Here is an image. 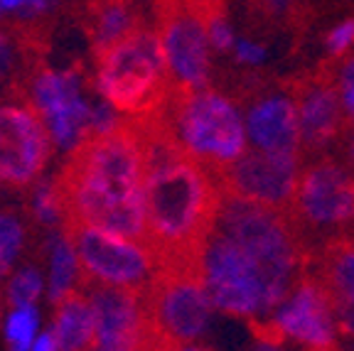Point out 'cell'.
<instances>
[{
  "label": "cell",
  "instance_id": "cell-35",
  "mask_svg": "<svg viewBox=\"0 0 354 351\" xmlns=\"http://www.w3.org/2000/svg\"><path fill=\"white\" fill-rule=\"evenodd\" d=\"M310 351H337V349H310Z\"/></svg>",
  "mask_w": 354,
  "mask_h": 351
},
{
  "label": "cell",
  "instance_id": "cell-17",
  "mask_svg": "<svg viewBox=\"0 0 354 351\" xmlns=\"http://www.w3.org/2000/svg\"><path fill=\"white\" fill-rule=\"evenodd\" d=\"M143 0H94L88 6L86 32L91 37L94 55L116 44L140 28H150L145 22Z\"/></svg>",
  "mask_w": 354,
  "mask_h": 351
},
{
  "label": "cell",
  "instance_id": "cell-18",
  "mask_svg": "<svg viewBox=\"0 0 354 351\" xmlns=\"http://www.w3.org/2000/svg\"><path fill=\"white\" fill-rule=\"evenodd\" d=\"M94 305L86 295L72 290L57 302L55 330H52L57 351H88L94 344Z\"/></svg>",
  "mask_w": 354,
  "mask_h": 351
},
{
  "label": "cell",
  "instance_id": "cell-7",
  "mask_svg": "<svg viewBox=\"0 0 354 351\" xmlns=\"http://www.w3.org/2000/svg\"><path fill=\"white\" fill-rule=\"evenodd\" d=\"M62 234L72 243L84 275L99 280L101 285L131 290L148 287L155 275V258L148 246L77 221H62Z\"/></svg>",
  "mask_w": 354,
  "mask_h": 351
},
{
  "label": "cell",
  "instance_id": "cell-16",
  "mask_svg": "<svg viewBox=\"0 0 354 351\" xmlns=\"http://www.w3.org/2000/svg\"><path fill=\"white\" fill-rule=\"evenodd\" d=\"M246 135L263 153L303 155L293 96L288 91H256V101L246 113Z\"/></svg>",
  "mask_w": 354,
  "mask_h": 351
},
{
  "label": "cell",
  "instance_id": "cell-13",
  "mask_svg": "<svg viewBox=\"0 0 354 351\" xmlns=\"http://www.w3.org/2000/svg\"><path fill=\"white\" fill-rule=\"evenodd\" d=\"M32 106L50 128L52 140L64 150H74L91 131L94 111L79 93L77 72L39 69L32 84Z\"/></svg>",
  "mask_w": 354,
  "mask_h": 351
},
{
  "label": "cell",
  "instance_id": "cell-3",
  "mask_svg": "<svg viewBox=\"0 0 354 351\" xmlns=\"http://www.w3.org/2000/svg\"><path fill=\"white\" fill-rule=\"evenodd\" d=\"M162 113L175 143L209 172L232 165L246 153V123L239 108L214 88L170 86Z\"/></svg>",
  "mask_w": 354,
  "mask_h": 351
},
{
  "label": "cell",
  "instance_id": "cell-2",
  "mask_svg": "<svg viewBox=\"0 0 354 351\" xmlns=\"http://www.w3.org/2000/svg\"><path fill=\"white\" fill-rule=\"evenodd\" d=\"M62 221L94 226L145 246V153L128 118L88 133L52 180Z\"/></svg>",
  "mask_w": 354,
  "mask_h": 351
},
{
  "label": "cell",
  "instance_id": "cell-23",
  "mask_svg": "<svg viewBox=\"0 0 354 351\" xmlns=\"http://www.w3.org/2000/svg\"><path fill=\"white\" fill-rule=\"evenodd\" d=\"M35 211H37V216L44 224H57V221H62V207H59V199H57L52 182L39 184L37 194H35Z\"/></svg>",
  "mask_w": 354,
  "mask_h": 351
},
{
  "label": "cell",
  "instance_id": "cell-9",
  "mask_svg": "<svg viewBox=\"0 0 354 351\" xmlns=\"http://www.w3.org/2000/svg\"><path fill=\"white\" fill-rule=\"evenodd\" d=\"M50 155L52 133L32 101L0 104V187L32 184Z\"/></svg>",
  "mask_w": 354,
  "mask_h": 351
},
{
  "label": "cell",
  "instance_id": "cell-34",
  "mask_svg": "<svg viewBox=\"0 0 354 351\" xmlns=\"http://www.w3.org/2000/svg\"><path fill=\"white\" fill-rule=\"evenodd\" d=\"M251 351H281V349H278L276 344H266V341H259V344H256Z\"/></svg>",
  "mask_w": 354,
  "mask_h": 351
},
{
  "label": "cell",
  "instance_id": "cell-19",
  "mask_svg": "<svg viewBox=\"0 0 354 351\" xmlns=\"http://www.w3.org/2000/svg\"><path fill=\"white\" fill-rule=\"evenodd\" d=\"M82 273L77 253H74L69 238L62 234L55 238L52 246V283H50V295L55 300V305L66 297L72 290H77V275Z\"/></svg>",
  "mask_w": 354,
  "mask_h": 351
},
{
  "label": "cell",
  "instance_id": "cell-5",
  "mask_svg": "<svg viewBox=\"0 0 354 351\" xmlns=\"http://www.w3.org/2000/svg\"><path fill=\"white\" fill-rule=\"evenodd\" d=\"M202 275L214 307L241 319H268L278 310L261 265L234 238L212 226L202 246Z\"/></svg>",
  "mask_w": 354,
  "mask_h": 351
},
{
  "label": "cell",
  "instance_id": "cell-4",
  "mask_svg": "<svg viewBox=\"0 0 354 351\" xmlns=\"http://www.w3.org/2000/svg\"><path fill=\"white\" fill-rule=\"evenodd\" d=\"M96 86L104 104L128 118L158 108L172 86L158 32L140 28L99 52Z\"/></svg>",
  "mask_w": 354,
  "mask_h": 351
},
{
  "label": "cell",
  "instance_id": "cell-36",
  "mask_svg": "<svg viewBox=\"0 0 354 351\" xmlns=\"http://www.w3.org/2000/svg\"><path fill=\"white\" fill-rule=\"evenodd\" d=\"M0 15H3V10H0Z\"/></svg>",
  "mask_w": 354,
  "mask_h": 351
},
{
  "label": "cell",
  "instance_id": "cell-29",
  "mask_svg": "<svg viewBox=\"0 0 354 351\" xmlns=\"http://www.w3.org/2000/svg\"><path fill=\"white\" fill-rule=\"evenodd\" d=\"M52 6H55V0H25V6L20 8V12H22L25 17L39 15V12L50 10Z\"/></svg>",
  "mask_w": 354,
  "mask_h": 351
},
{
  "label": "cell",
  "instance_id": "cell-30",
  "mask_svg": "<svg viewBox=\"0 0 354 351\" xmlns=\"http://www.w3.org/2000/svg\"><path fill=\"white\" fill-rule=\"evenodd\" d=\"M30 351H57V344H55V336H52V332H50V334L39 336Z\"/></svg>",
  "mask_w": 354,
  "mask_h": 351
},
{
  "label": "cell",
  "instance_id": "cell-11",
  "mask_svg": "<svg viewBox=\"0 0 354 351\" xmlns=\"http://www.w3.org/2000/svg\"><path fill=\"white\" fill-rule=\"evenodd\" d=\"M219 192L290 211L300 180V155L246 150L232 165L212 172Z\"/></svg>",
  "mask_w": 354,
  "mask_h": 351
},
{
  "label": "cell",
  "instance_id": "cell-14",
  "mask_svg": "<svg viewBox=\"0 0 354 351\" xmlns=\"http://www.w3.org/2000/svg\"><path fill=\"white\" fill-rule=\"evenodd\" d=\"M271 319L283 336H293L310 349H335L337 324L330 295L320 280L308 270H303L290 295L281 302Z\"/></svg>",
  "mask_w": 354,
  "mask_h": 351
},
{
  "label": "cell",
  "instance_id": "cell-22",
  "mask_svg": "<svg viewBox=\"0 0 354 351\" xmlns=\"http://www.w3.org/2000/svg\"><path fill=\"white\" fill-rule=\"evenodd\" d=\"M335 69V82H337L339 101H342L344 115H347L349 126L354 121V52L344 59H330Z\"/></svg>",
  "mask_w": 354,
  "mask_h": 351
},
{
  "label": "cell",
  "instance_id": "cell-1",
  "mask_svg": "<svg viewBox=\"0 0 354 351\" xmlns=\"http://www.w3.org/2000/svg\"><path fill=\"white\" fill-rule=\"evenodd\" d=\"M128 121L145 153V246L155 268H202V246L219 207L214 175L175 143L162 104Z\"/></svg>",
  "mask_w": 354,
  "mask_h": 351
},
{
  "label": "cell",
  "instance_id": "cell-15",
  "mask_svg": "<svg viewBox=\"0 0 354 351\" xmlns=\"http://www.w3.org/2000/svg\"><path fill=\"white\" fill-rule=\"evenodd\" d=\"M88 300L96 317L94 344L88 351H133L145 327L143 290L99 285Z\"/></svg>",
  "mask_w": 354,
  "mask_h": 351
},
{
  "label": "cell",
  "instance_id": "cell-10",
  "mask_svg": "<svg viewBox=\"0 0 354 351\" xmlns=\"http://www.w3.org/2000/svg\"><path fill=\"white\" fill-rule=\"evenodd\" d=\"M354 211V175L332 160H317L300 172L290 214L303 238L308 231H335L337 236Z\"/></svg>",
  "mask_w": 354,
  "mask_h": 351
},
{
  "label": "cell",
  "instance_id": "cell-24",
  "mask_svg": "<svg viewBox=\"0 0 354 351\" xmlns=\"http://www.w3.org/2000/svg\"><path fill=\"white\" fill-rule=\"evenodd\" d=\"M327 55L330 59H339L349 52V47H354V17L347 22H342L339 28H335L330 35H327Z\"/></svg>",
  "mask_w": 354,
  "mask_h": 351
},
{
  "label": "cell",
  "instance_id": "cell-8",
  "mask_svg": "<svg viewBox=\"0 0 354 351\" xmlns=\"http://www.w3.org/2000/svg\"><path fill=\"white\" fill-rule=\"evenodd\" d=\"M172 86L199 91L209 84V35L189 0H153Z\"/></svg>",
  "mask_w": 354,
  "mask_h": 351
},
{
  "label": "cell",
  "instance_id": "cell-27",
  "mask_svg": "<svg viewBox=\"0 0 354 351\" xmlns=\"http://www.w3.org/2000/svg\"><path fill=\"white\" fill-rule=\"evenodd\" d=\"M236 59L239 61H261L263 59V47L249 42V39H239L236 42Z\"/></svg>",
  "mask_w": 354,
  "mask_h": 351
},
{
  "label": "cell",
  "instance_id": "cell-33",
  "mask_svg": "<svg viewBox=\"0 0 354 351\" xmlns=\"http://www.w3.org/2000/svg\"><path fill=\"white\" fill-rule=\"evenodd\" d=\"M347 153H349V160L354 162V126L347 131Z\"/></svg>",
  "mask_w": 354,
  "mask_h": 351
},
{
  "label": "cell",
  "instance_id": "cell-31",
  "mask_svg": "<svg viewBox=\"0 0 354 351\" xmlns=\"http://www.w3.org/2000/svg\"><path fill=\"white\" fill-rule=\"evenodd\" d=\"M25 6V0H0V10L10 12V10H20Z\"/></svg>",
  "mask_w": 354,
  "mask_h": 351
},
{
  "label": "cell",
  "instance_id": "cell-26",
  "mask_svg": "<svg viewBox=\"0 0 354 351\" xmlns=\"http://www.w3.org/2000/svg\"><path fill=\"white\" fill-rule=\"evenodd\" d=\"M295 0H249L251 15L259 20H278L293 10Z\"/></svg>",
  "mask_w": 354,
  "mask_h": 351
},
{
  "label": "cell",
  "instance_id": "cell-21",
  "mask_svg": "<svg viewBox=\"0 0 354 351\" xmlns=\"http://www.w3.org/2000/svg\"><path fill=\"white\" fill-rule=\"evenodd\" d=\"M39 292H42V278H39V273L35 268H25V270H17L10 278L6 290V300L15 310L22 307V305H32L39 297Z\"/></svg>",
  "mask_w": 354,
  "mask_h": 351
},
{
  "label": "cell",
  "instance_id": "cell-6",
  "mask_svg": "<svg viewBox=\"0 0 354 351\" xmlns=\"http://www.w3.org/2000/svg\"><path fill=\"white\" fill-rule=\"evenodd\" d=\"M143 302L155 327L177 346L205 334L214 310L202 268L185 265L155 268L153 280L143 290Z\"/></svg>",
  "mask_w": 354,
  "mask_h": 351
},
{
  "label": "cell",
  "instance_id": "cell-20",
  "mask_svg": "<svg viewBox=\"0 0 354 351\" xmlns=\"http://www.w3.org/2000/svg\"><path fill=\"white\" fill-rule=\"evenodd\" d=\"M22 241H25V229L20 219L10 211H0V278L8 275V270L20 256Z\"/></svg>",
  "mask_w": 354,
  "mask_h": 351
},
{
  "label": "cell",
  "instance_id": "cell-12",
  "mask_svg": "<svg viewBox=\"0 0 354 351\" xmlns=\"http://www.w3.org/2000/svg\"><path fill=\"white\" fill-rule=\"evenodd\" d=\"M293 96L300 123V148L303 153H322L335 140L347 135L349 126L339 101L337 82L332 61L322 64L317 72L293 77L283 84Z\"/></svg>",
  "mask_w": 354,
  "mask_h": 351
},
{
  "label": "cell",
  "instance_id": "cell-25",
  "mask_svg": "<svg viewBox=\"0 0 354 351\" xmlns=\"http://www.w3.org/2000/svg\"><path fill=\"white\" fill-rule=\"evenodd\" d=\"M207 35H209V44H214L219 52H229L234 50V35L232 28L227 22V12L224 15H216L207 22Z\"/></svg>",
  "mask_w": 354,
  "mask_h": 351
},
{
  "label": "cell",
  "instance_id": "cell-28",
  "mask_svg": "<svg viewBox=\"0 0 354 351\" xmlns=\"http://www.w3.org/2000/svg\"><path fill=\"white\" fill-rule=\"evenodd\" d=\"M10 72H12V50L10 44H8V39L0 35V82L8 79Z\"/></svg>",
  "mask_w": 354,
  "mask_h": 351
},
{
  "label": "cell",
  "instance_id": "cell-32",
  "mask_svg": "<svg viewBox=\"0 0 354 351\" xmlns=\"http://www.w3.org/2000/svg\"><path fill=\"white\" fill-rule=\"evenodd\" d=\"M339 236H347V238H352V241H354V211H352V216H349L347 226L342 229V234H339Z\"/></svg>",
  "mask_w": 354,
  "mask_h": 351
}]
</instances>
